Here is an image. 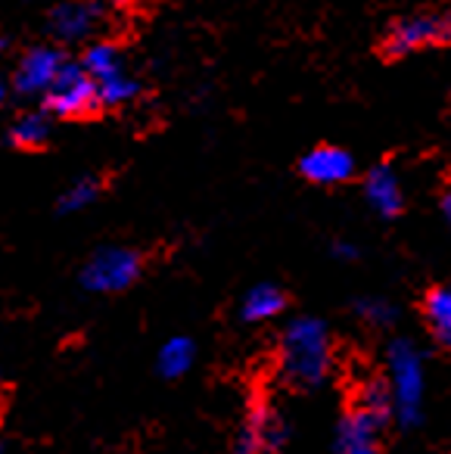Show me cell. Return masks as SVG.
Segmentation results:
<instances>
[{"mask_svg": "<svg viewBox=\"0 0 451 454\" xmlns=\"http://www.w3.org/2000/svg\"><path fill=\"white\" fill-rule=\"evenodd\" d=\"M196 358V346L190 336H171L162 348H159V358H156V371L162 373L165 380H178L194 367Z\"/></svg>", "mask_w": 451, "mask_h": 454, "instance_id": "cell-15", "label": "cell"}, {"mask_svg": "<svg viewBox=\"0 0 451 454\" xmlns=\"http://www.w3.org/2000/svg\"><path fill=\"white\" fill-rule=\"evenodd\" d=\"M442 215H445V221L451 224V190H445V196H442Z\"/></svg>", "mask_w": 451, "mask_h": 454, "instance_id": "cell-20", "label": "cell"}, {"mask_svg": "<svg viewBox=\"0 0 451 454\" xmlns=\"http://www.w3.org/2000/svg\"><path fill=\"white\" fill-rule=\"evenodd\" d=\"M140 271H144V259L138 249L103 247L82 268V286L88 293H122L138 284Z\"/></svg>", "mask_w": 451, "mask_h": 454, "instance_id": "cell-5", "label": "cell"}, {"mask_svg": "<svg viewBox=\"0 0 451 454\" xmlns=\"http://www.w3.org/2000/svg\"><path fill=\"white\" fill-rule=\"evenodd\" d=\"M100 196V181L97 177H78L75 184H72L69 190H63V196H59V215H72V212H82V208H88L91 202Z\"/></svg>", "mask_w": 451, "mask_h": 454, "instance_id": "cell-17", "label": "cell"}, {"mask_svg": "<svg viewBox=\"0 0 451 454\" xmlns=\"http://www.w3.org/2000/svg\"><path fill=\"white\" fill-rule=\"evenodd\" d=\"M423 321L439 346L451 348V286H432L423 299Z\"/></svg>", "mask_w": 451, "mask_h": 454, "instance_id": "cell-14", "label": "cell"}, {"mask_svg": "<svg viewBox=\"0 0 451 454\" xmlns=\"http://www.w3.org/2000/svg\"><path fill=\"white\" fill-rule=\"evenodd\" d=\"M299 171L305 181L318 184V187H336V184H345L355 175V156L343 146L324 144L308 150L299 159Z\"/></svg>", "mask_w": 451, "mask_h": 454, "instance_id": "cell-11", "label": "cell"}, {"mask_svg": "<svg viewBox=\"0 0 451 454\" xmlns=\"http://www.w3.org/2000/svg\"><path fill=\"white\" fill-rule=\"evenodd\" d=\"M66 63V53L59 47L38 44L32 51L22 53L20 66L13 72V90L22 100H32V97H44L47 88L53 84V78L59 75Z\"/></svg>", "mask_w": 451, "mask_h": 454, "instance_id": "cell-7", "label": "cell"}, {"mask_svg": "<svg viewBox=\"0 0 451 454\" xmlns=\"http://www.w3.org/2000/svg\"><path fill=\"white\" fill-rule=\"evenodd\" d=\"M283 309H287V296H283L281 286L258 284L243 296L240 317H243L246 324H265V321H274L277 315H283Z\"/></svg>", "mask_w": 451, "mask_h": 454, "instance_id": "cell-13", "label": "cell"}, {"mask_svg": "<svg viewBox=\"0 0 451 454\" xmlns=\"http://www.w3.org/2000/svg\"><path fill=\"white\" fill-rule=\"evenodd\" d=\"M364 200L370 202L376 215L383 218H395L405 206V190H401V181L386 162L374 165V168L364 175Z\"/></svg>", "mask_w": 451, "mask_h": 454, "instance_id": "cell-12", "label": "cell"}, {"mask_svg": "<svg viewBox=\"0 0 451 454\" xmlns=\"http://www.w3.org/2000/svg\"><path fill=\"white\" fill-rule=\"evenodd\" d=\"M355 315L361 317L364 324H370V327H389V324H395V317H399V309H395L392 302H386V299L370 296V299H358Z\"/></svg>", "mask_w": 451, "mask_h": 454, "instance_id": "cell-18", "label": "cell"}, {"mask_svg": "<svg viewBox=\"0 0 451 454\" xmlns=\"http://www.w3.org/2000/svg\"><path fill=\"white\" fill-rule=\"evenodd\" d=\"M47 115L51 113L44 109V113H28L16 119L13 128H10V144L20 146V150H41L51 140V119Z\"/></svg>", "mask_w": 451, "mask_h": 454, "instance_id": "cell-16", "label": "cell"}, {"mask_svg": "<svg viewBox=\"0 0 451 454\" xmlns=\"http://www.w3.org/2000/svg\"><path fill=\"white\" fill-rule=\"evenodd\" d=\"M0 51H4V38H0Z\"/></svg>", "mask_w": 451, "mask_h": 454, "instance_id": "cell-22", "label": "cell"}, {"mask_svg": "<svg viewBox=\"0 0 451 454\" xmlns=\"http://www.w3.org/2000/svg\"><path fill=\"white\" fill-rule=\"evenodd\" d=\"M0 451H4V442H0Z\"/></svg>", "mask_w": 451, "mask_h": 454, "instance_id": "cell-23", "label": "cell"}, {"mask_svg": "<svg viewBox=\"0 0 451 454\" xmlns=\"http://www.w3.org/2000/svg\"><path fill=\"white\" fill-rule=\"evenodd\" d=\"M386 383L392 395V417L399 427L411 429L423 420L426 367L423 352L411 340H395L386 348Z\"/></svg>", "mask_w": 451, "mask_h": 454, "instance_id": "cell-2", "label": "cell"}, {"mask_svg": "<svg viewBox=\"0 0 451 454\" xmlns=\"http://www.w3.org/2000/svg\"><path fill=\"white\" fill-rule=\"evenodd\" d=\"M451 41V16L442 13H420L411 20H401L386 35V53L389 57H411L426 47H439Z\"/></svg>", "mask_w": 451, "mask_h": 454, "instance_id": "cell-6", "label": "cell"}, {"mask_svg": "<svg viewBox=\"0 0 451 454\" xmlns=\"http://www.w3.org/2000/svg\"><path fill=\"white\" fill-rule=\"evenodd\" d=\"M333 364L330 330L318 317H296L281 333V373L289 386H320Z\"/></svg>", "mask_w": 451, "mask_h": 454, "instance_id": "cell-1", "label": "cell"}, {"mask_svg": "<svg viewBox=\"0 0 451 454\" xmlns=\"http://www.w3.org/2000/svg\"><path fill=\"white\" fill-rule=\"evenodd\" d=\"M82 63H84V69L94 75L103 106H109V109L125 106V103H131L134 97L140 94V82L128 72L125 57H122L119 47L109 44V41L91 44L88 51H84Z\"/></svg>", "mask_w": 451, "mask_h": 454, "instance_id": "cell-3", "label": "cell"}, {"mask_svg": "<svg viewBox=\"0 0 451 454\" xmlns=\"http://www.w3.org/2000/svg\"><path fill=\"white\" fill-rule=\"evenodd\" d=\"M289 427L281 417V411L271 402H256L246 414V423L240 429L237 451L256 454V451H277L287 445Z\"/></svg>", "mask_w": 451, "mask_h": 454, "instance_id": "cell-8", "label": "cell"}, {"mask_svg": "<svg viewBox=\"0 0 451 454\" xmlns=\"http://www.w3.org/2000/svg\"><path fill=\"white\" fill-rule=\"evenodd\" d=\"M103 0H59L51 13V32L59 41H84L103 22Z\"/></svg>", "mask_w": 451, "mask_h": 454, "instance_id": "cell-10", "label": "cell"}, {"mask_svg": "<svg viewBox=\"0 0 451 454\" xmlns=\"http://www.w3.org/2000/svg\"><path fill=\"white\" fill-rule=\"evenodd\" d=\"M389 417L380 414L374 408H364V404L355 402V408L339 420L336 427V448L339 454H374L380 448V435L383 427H386Z\"/></svg>", "mask_w": 451, "mask_h": 454, "instance_id": "cell-9", "label": "cell"}, {"mask_svg": "<svg viewBox=\"0 0 451 454\" xmlns=\"http://www.w3.org/2000/svg\"><path fill=\"white\" fill-rule=\"evenodd\" d=\"M41 100H44L47 113L57 119H84L97 106H103L94 75L84 69V63H72V59H66L59 75L53 78V84Z\"/></svg>", "mask_w": 451, "mask_h": 454, "instance_id": "cell-4", "label": "cell"}, {"mask_svg": "<svg viewBox=\"0 0 451 454\" xmlns=\"http://www.w3.org/2000/svg\"><path fill=\"white\" fill-rule=\"evenodd\" d=\"M333 255H336V259H345V262H352V259H358V247H352V243L339 240L336 247H333Z\"/></svg>", "mask_w": 451, "mask_h": 454, "instance_id": "cell-19", "label": "cell"}, {"mask_svg": "<svg viewBox=\"0 0 451 454\" xmlns=\"http://www.w3.org/2000/svg\"><path fill=\"white\" fill-rule=\"evenodd\" d=\"M4 100H7V84L0 82V103H4Z\"/></svg>", "mask_w": 451, "mask_h": 454, "instance_id": "cell-21", "label": "cell"}]
</instances>
